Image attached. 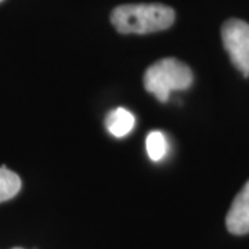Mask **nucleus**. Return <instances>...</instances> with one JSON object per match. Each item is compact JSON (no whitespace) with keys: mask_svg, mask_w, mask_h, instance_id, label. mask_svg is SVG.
I'll return each instance as SVG.
<instances>
[{"mask_svg":"<svg viewBox=\"0 0 249 249\" xmlns=\"http://www.w3.org/2000/svg\"><path fill=\"white\" fill-rule=\"evenodd\" d=\"M13 249H22V248H13Z\"/></svg>","mask_w":249,"mask_h":249,"instance_id":"6e6552de","label":"nucleus"},{"mask_svg":"<svg viewBox=\"0 0 249 249\" xmlns=\"http://www.w3.org/2000/svg\"><path fill=\"white\" fill-rule=\"evenodd\" d=\"M111 22L121 34H152L175 22V11L163 4H122L112 10Z\"/></svg>","mask_w":249,"mask_h":249,"instance_id":"f257e3e1","label":"nucleus"},{"mask_svg":"<svg viewBox=\"0 0 249 249\" xmlns=\"http://www.w3.org/2000/svg\"><path fill=\"white\" fill-rule=\"evenodd\" d=\"M226 226L234 235H244L249 232V180L234 198L226 216Z\"/></svg>","mask_w":249,"mask_h":249,"instance_id":"20e7f679","label":"nucleus"},{"mask_svg":"<svg viewBox=\"0 0 249 249\" xmlns=\"http://www.w3.org/2000/svg\"><path fill=\"white\" fill-rule=\"evenodd\" d=\"M145 148L147 154L150 157V160L154 162L163 160L168 154V140L166 136L160 132V130H154L147 136L145 140Z\"/></svg>","mask_w":249,"mask_h":249,"instance_id":"0eeeda50","label":"nucleus"},{"mask_svg":"<svg viewBox=\"0 0 249 249\" xmlns=\"http://www.w3.org/2000/svg\"><path fill=\"white\" fill-rule=\"evenodd\" d=\"M222 39L234 67L249 76V24L237 18L226 21L222 27Z\"/></svg>","mask_w":249,"mask_h":249,"instance_id":"7ed1b4c3","label":"nucleus"},{"mask_svg":"<svg viewBox=\"0 0 249 249\" xmlns=\"http://www.w3.org/2000/svg\"><path fill=\"white\" fill-rule=\"evenodd\" d=\"M106 126L107 130L114 137H124L133 130L134 127V115L127 111L126 108H115L108 112L106 118Z\"/></svg>","mask_w":249,"mask_h":249,"instance_id":"39448f33","label":"nucleus"},{"mask_svg":"<svg viewBox=\"0 0 249 249\" xmlns=\"http://www.w3.org/2000/svg\"><path fill=\"white\" fill-rule=\"evenodd\" d=\"M193 72L176 58H163L154 62L142 76L144 88L160 103H166L175 90H186L193 83Z\"/></svg>","mask_w":249,"mask_h":249,"instance_id":"f03ea898","label":"nucleus"},{"mask_svg":"<svg viewBox=\"0 0 249 249\" xmlns=\"http://www.w3.org/2000/svg\"><path fill=\"white\" fill-rule=\"evenodd\" d=\"M1 1H3V0H0V3H1Z\"/></svg>","mask_w":249,"mask_h":249,"instance_id":"1a4fd4ad","label":"nucleus"},{"mask_svg":"<svg viewBox=\"0 0 249 249\" xmlns=\"http://www.w3.org/2000/svg\"><path fill=\"white\" fill-rule=\"evenodd\" d=\"M21 190V178L13 170L0 166V202H6L17 196Z\"/></svg>","mask_w":249,"mask_h":249,"instance_id":"423d86ee","label":"nucleus"}]
</instances>
